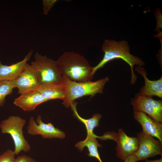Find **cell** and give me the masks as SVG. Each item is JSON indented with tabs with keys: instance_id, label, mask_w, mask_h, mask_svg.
Here are the masks:
<instances>
[{
	"instance_id": "5",
	"label": "cell",
	"mask_w": 162,
	"mask_h": 162,
	"mask_svg": "<svg viewBox=\"0 0 162 162\" xmlns=\"http://www.w3.org/2000/svg\"><path fill=\"white\" fill-rule=\"evenodd\" d=\"M26 123L25 119L15 116H11L2 121L0 128L2 133L8 134L14 142L15 154H18L21 151L28 152L30 149L28 142L25 138L22 131Z\"/></svg>"
},
{
	"instance_id": "3",
	"label": "cell",
	"mask_w": 162,
	"mask_h": 162,
	"mask_svg": "<svg viewBox=\"0 0 162 162\" xmlns=\"http://www.w3.org/2000/svg\"><path fill=\"white\" fill-rule=\"evenodd\" d=\"M62 84L65 92L62 104L66 107L70 106L74 100L85 96L92 98L97 93H103L104 86L109 79L106 76L94 82H77L62 75Z\"/></svg>"
},
{
	"instance_id": "1",
	"label": "cell",
	"mask_w": 162,
	"mask_h": 162,
	"mask_svg": "<svg viewBox=\"0 0 162 162\" xmlns=\"http://www.w3.org/2000/svg\"><path fill=\"white\" fill-rule=\"evenodd\" d=\"M62 75L77 82L91 81L93 75V67L87 59L79 53L65 52L56 61Z\"/></svg>"
},
{
	"instance_id": "15",
	"label": "cell",
	"mask_w": 162,
	"mask_h": 162,
	"mask_svg": "<svg viewBox=\"0 0 162 162\" xmlns=\"http://www.w3.org/2000/svg\"><path fill=\"white\" fill-rule=\"evenodd\" d=\"M37 90L48 100L54 99L64 100L65 92L62 84L40 85Z\"/></svg>"
},
{
	"instance_id": "8",
	"label": "cell",
	"mask_w": 162,
	"mask_h": 162,
	"mask_svg": "<svg viewBox=\"0 0 162 162\" xmlns=\"http://www.w3.org/2000/svg\"><path fill=\"white\" fill-rule=\"evenodd\" d=\"M138 146L134 154L137 161L143 160L158 154L162 155V143L143 132L137 133Z\"/></svg>"
},
{
	"instance_id": "11",
	"label": "cell",
	"mask_w": 162,
	"mask_h": 162,
	"mask_svg": "<svg viewBox=\"0 0 162 162\" xmlns=\"http://www.w3.org/2000/svg\"><path fill=\"white\" fill-rule=\"evenodd\" d=\"M134 117L141 125L142 131L157 138L162 143V124L155 121L142 112L134 110Z\"/></svg>"
},
{
	"instance_id": "4",
	"label": "cell",
	"mask_w": 162,
	"mask_h": 162,
	"mask_svg": "<svg viewBox=\"0 0 162 162\" xmlns=\"http://www.w3.org/2000/svg\"><path fill=\"white\" fill-rule=\"evenodd\" d=\"M31 64L36 71L40 85L62 84V76L56 61L36 52Z\"/></svg>"
},
{
	"instance_id": "9",
	"label": "cell",
	"mask_w": 162,
	"mask_h": 162,
	"mask_svg": "<svg viewBox=\"0 0 162 162\" xmlns=\"http://www.w3.org/2000/svg\"><path fill=\"white\" fill-rule=\"evenodd\" d=\"M27 130L28 133L30 135H40L44 139H63L65 137L64 132L55 127L51 123H44L41 116L39 115L37 116L36 122L33 116L30 118Z\"/></svg>"
},
{
	"instance_id": "6",
	"label": "cell",
	"mask_w": 162,
	"mask_h": 162,
	"mask_svg": "<svg viewBox=\"0 0 162 162\" xmlns=\"http://www.w3.org/2000/svg\"><path fill=\"white\" fill-rule=\"evenodd\" d=\"M105 134L107 140H113L116 142V155L122 160L124 161L136 152L138 146V140L137 137L127 136L122 129H119L118 133L112 131Z\"/></svg>"
},
{
	"instance_id": "16",
	"label": "cell",
	"mask_w": 162,
	"mask_h": 162,
	"mask_svg": "<svg viewBox=\"0 0 162 162\" xmlns=\"http://www.w3.org/2000/svg\"><path fill=\"white\" fill-rule=\"evenodd\" d=\"M77 104L74 101L70 106L73 112L74 116L85 125L87 132V135L92 136L95 138H99V136L94 134L93 130L94 128L99 125V122L102 117V115L98 113H96L93 114L90 118H84L81 117L77 112L76 108Z\"/></svg>"
},
{
	"instance_id": "23",
	"label": "cell",
	"mask_w": 162,
	"mask_h": 162,
	"mask_svg": "<svg viewBox=\"0 0 162 162\" xmlns=\"http://www.w3.org/2000/svg\"><path fill=\"white\" fill-rule=\"evenodd\" d=\"M145 162H162V157H161L158 159L155 160H146Z\"/></svg>"
},
{
	"instance_id": "21",
	"label": "cell",
	"mask_w": 162,
	"mask_h": 162,
	"mask_svg": "<svg viewBox=\"0 0 162 162\" xmlns=\"http://www.w3.org/2000/svg\"><path fill=\"white\" fill-rule=\"evenodd\" d=\"M14 162H37V161L28 156L23 155L15 158Z\"/></svg>"
},
{
	"instance_id": "7",
	"label": "cell",
	"mask_w": 162,
	"mask_h": 162,
	"mask_svg": "<svg viewBox=\"0 0 162 162\" xmlns=\"http://www.w3.org/2000/svg\"><path fill=\"white\" fill-rule=\"evenodd\" d=\"M152 97L138 93L131 99V104L134 110L144 112L157 122L162 123V101Z\"/></svg>"
},
{
	"instance_id": "12",
	"label": "cell",
	"mask_w": 162,
	"mask_h": 162,
	"mask_svg": "<svg viewBox=\"0 0 162 162\" xmlns=\"http://www.w3.org/2000/svg\"><path fill=\"white\" fill-rule=\"evenodd\" d=\"M48 100L36 90L21 94L14 99L13 103L24 111H30Z\"/></svg>"
},
{
	"instance_id": "18",
	"label": "cell",
	"mask_w": 162,
	"mask_h": 162,
	"mask_svg": "<svg viewBox=\"0 0 162 162\" xmlns=\"http://www.w3.org/2000/svg\"><path fill=\"white\" fill-rule=\"evenodd\" d=\"M15 88V86L13 81H0V106H3L6 97L10 94Z\"/></svg>"
},
{
	"instance_id": "13",
	"label": "cell",
	"mask_w": 162,
	"mask_h": 162,
	"mask_svg": "<svg viewBox=\"0 0 162 162\" xmlns=\"http://www.w3.org/2000/svg\"><path fill=\"white\" fill-rule=\"evenodd\" d=\"M31 50L22 60L10 65H3L0 61V81L4 80L13 81L16 79L22 71L27 62L33 54Z\"/></svg>"
},
{
	"instance_id": "10",
	"label": "cell",
	"mask_w": 162,
	"mask_h": 162,
	"mask_svg": "<svg viewBox=\"0 0 162 162\" xmlns=\"http://www.w3.org/2000/svg\"><path fill=\"white\" fill-rule=\"evenodd\" d=\"M13 81L20 94L36 90L40 86L35 71L28 63L19 76Z\"/></svg>"
},
{
	"instance_id": "19",
	"label": "cell",
	"mask_w": 162,
	"mask_h": 162,
	"mask_svg": "<svg viewBox=\"0 0 162 162\" xmlns=\"http://www.w3.org/2000/svg\"><path fill=\"white\" fill-rule=\"evenodd\" d=\"M15 155L14 151L8 150L0 155V162H14Z\"/></svg>"
},
{
	"instance_id": "17",
	"label": "cell",
	"mask_w": 162,
	"mask_h": 162,
	"mask_svg": "<svg viewBox=\"0 0 162 162\" xmlns=\"http://www.w3.org/2000/svg\"><path fill=\"white\" fill-rule=\"evenodd\" d=\"M75 147L80 152L83 151L84 147H87L89 151L88 154L89 156L94 157L100 162H102L98 150V147H101V145L98 142L96 138L87 135L85 140L77 142Z\"/></svg>"
},
{
	"instance_id": "14",
	"label": "cell",
	"mask_w": 162,
	"mask_h": 162,
	"mask_svg": "<svg viewBox=\"0 0 162 162\" xmlns=\"http://www.w3.org/2000/svg\"><path fill=\"white\" fill-rule=\"evenodd\" d=\"M135 70L141 74L145 80L144 86L140 89V93L148 96H156L162 98V77L157 80L151 81L147 77L146 72L144 68L137 66Z\"/></svg>"
},
{
	"instance_id": "20",
	"label": "cell",
	"mask_w": 162,
	"mask_h": 162,
	"mask_svg": "<svg viewBox=\"0 0 162 162\" xmlns=\"http://www.w3.org/2000/svg\"><path fill=\"white\" fill-rule=\"evenodd\" d=\"M57 0H43V4L44 6V13L45 14H47L49 11L52 7Z\"/></svg>"
},
{
	"instance_id": "22",
	"label": "cell",
	"mask_w": 162,
	"mask_h": 162,
	"mask_svg": "<svg viewBox=\"0 0 162 162\" xmlns=\"http://www.w3.org/2000/svg\"><path fill=\"white\" fill-rule=\"evenodd\" d=\"M137 161L136 158L134 155L129 156L124 160V162H136Z\"/></svg>"
},
{
	"instance_id": "2",
	"label": "cell",
	"mask_w": 162,
	"mask_h": 162,
	"mask_svg": "<svg viewBox=\"0 0 162 162\" xmlns=\"http://www.w3.org/2000/svg\"><path fill=\"white\" fill-rule=\"evenodd\" d=\"M102 50L104 53V56L97 65L93 67V75L109 62L116 59H121L130 66L131 74L130 83L131 84H134L137 77L134 73L133 66L137 65L141 67L145 63L141 59L130 53V47L128 42L124 40L118 42L114 40H106L102 45Z\"/></svg>"
}]
</instances>
